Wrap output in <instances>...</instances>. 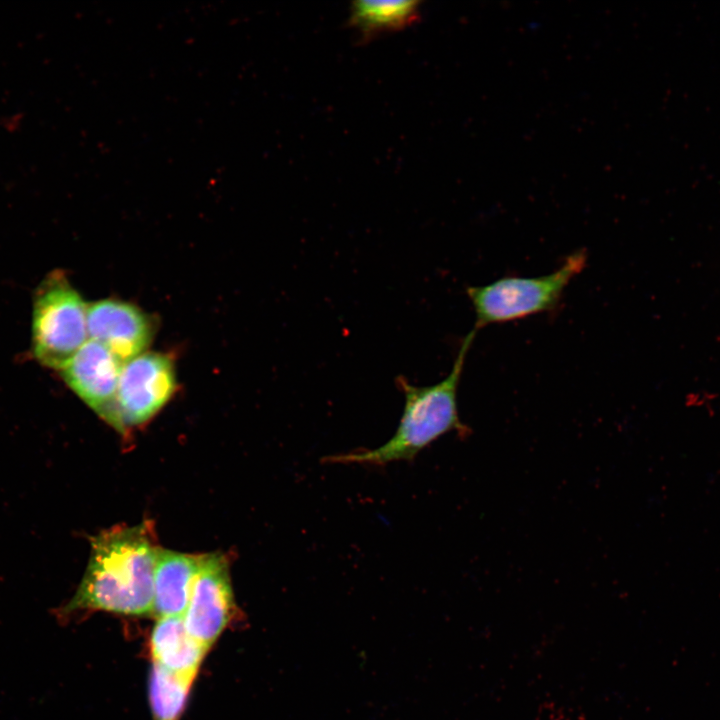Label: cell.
Masks as SVG:
<instances>
[{"instance_id":"8992f818","label":"cell","mask_w":720,"mask_h":720,"mask_svg":"<svg viewBox=\"0 0 720 720\" xmlns=\"http://www.w3.org/2000/svg\"><path fill=\"white\" fill-rule=\"evenodd\" d=\"M234 598L228 564L222 554L202 555L183 615L190 635L209 649L229 624Z\"/></svg>"},{"instance_id":"7a4b0ae2","label":"cell","mask_w":720,"mask_h":720,"mask_svg":"<svg viewBox=\"0 0 720 720\" xmlns=\"http://www.w3.org/2000/svg\"><path fill=\"white\" fill-rule=\"evenodd\" d=\"M476 332L472 329L465 336L450 373L440 382L415 386L402 375L396 377V385L404 395V407L398 427L386 443L375 449H357L325 456L322 462L384 467L393 462L413 460L445 434L455 432L460 438L470 435L471 429L460 419L457 394L466 356Z\"/></svg>"},{"instance_id":"3957f363","label":"cell","mask_w":720,"mask_h":720,"mask_svg":"<svg viewBox=\"0 0 720 720\" xmlns=\"http://www.w3.org/2000/svg\"><path fill=\"white\" fill-rule=\"evenodd\" d=\"M581 249L552 273L539 277H504L487 285L469 286L466 294L475 312L474 330L558 308L566 287L586 265Z\"/></svg>"},{"instance_id":"7c38bea8","label":"cell","mask_w":720,"mask_h":720,"mask_svg":"<svg viewBox=\"0 0 720 720\" xmlns=\"http://www.w3.org/2000/svg\"><path fill=\"white\" fill-rule=\"evenodd\" d=\"M194 679L172 673L152 663L149 700L153 720H179Z\"/></svg>"},{"instance_id":"8fae6325","label":"cell","mask_w":720,"mask_h":720,"mask_svg":"<svg viewBox=\"0 0 720 720\" xmlns=\"http://www.w3.org/2000/svg\"><path fill=\"white\" fill-rule=\"evenodd\" d=\"M419 1H356L351 4L348 23L367 41L385 32L401 30L417 21Z\"/></svg>"},{"instance_id":"6da1fadb","label":"cell","mask_w":720,"mask_h":720,"mask_svg":"<svg viewBox=\"0 0 720 720\" xmlns=\"http://www.w3.org/2000/svg\"><path fill=\"white\" fill-rule=\"evenodd\" d=\"M157 548L144 523L95 536L84 576L72 598L58 608L57 616L64 620L89 610L128 616L153 613Z\"/></svg>"},{"instance_id":"30bf717a","label":"cell","mask_w":720,"mask_h":720,"mask_svg":"<svg viewBox=\"0 0 720 720\" xmlns=\"http://www.w3.org/2000/svg\"><path fill=\"white\" fill-rule=\"evenodd\" d=\"M152 663L175 673L195 677L208 651L188 632L183 616L160 617L150 636Z\"/></svg>"},{"instance_id":"52a82bcc","label":"cell","mask_w":720,"mask_h":720,"mask_svg":"<svg viewBox=\"0 0 720 720\" xmlns=\"http://www.w3.org/2000/svg\"><path fill=\"white\" fill-rule=\"evenodd\" d=\"M123 365L106 347L88 339L60 370L72 391L121 433L126 429L118 413L117 389Z\"/></svg>"},{"instance_id":"5b68a950","label":"cell","mask_w":720,"mask_h":720,"mask_svg":"<svg viewBox=\"0 0 720 720\" xmlns=\"http://www.w3.org/2000/svg\"><path fill=\"white\" fill-rule=\"evenodd\" d=\"M175 387V368L169 356L144 352L126 362L117 389V408L125 429L151 419L167 403Z\"/></svg>"},{"instance_id":"277c9868","label":"cell","mask_w":720,"mask_h":720,"mask_svg":"<svg viewBox=\"0 0 720 720\" xmlns=\"http://www.w3.org/2000/svg\"><path fill=\"white\" fill-rule=\"evenodd\" d=\"M87 308L62 273H51L33 302L32 346L44 366L61 370L88 341Z\"/></svg>"},{"instance_id":"ba28073f","label":"cell","mask_w":720,"mask_h":720,"mask_svg":"<svg viewBox=\"0 0 720 720\" xmlns=\"http://www.w3.org/2000/svg\"><path fill=\"white\" fill-rule=\"evenodd\" d=\"M88 339L106 347L123 364L145 352L153 336L150 318L137 306L115 299L88 305Z\"/></svg>"},{"instance_id":"9c48e42d","label":"cell","mask_w":720,"mask_h":720,"mask_svg":"<svg viewBox=\"0 0 720 720\" xmlns=\"http://www.w3.org/2000/svg\"><path fill=\"white\" fill-rule=\"evenodd\" d=\"M202 555L157 548L154 565L153 613L160 617L183 616L200 568Z\"/></svg>"}]
</instances>
